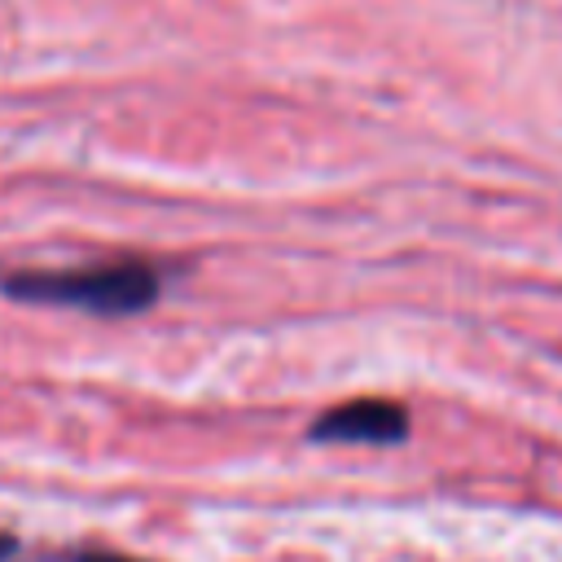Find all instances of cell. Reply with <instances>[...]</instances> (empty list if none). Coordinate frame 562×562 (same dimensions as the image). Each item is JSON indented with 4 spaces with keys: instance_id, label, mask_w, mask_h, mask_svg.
<instances>
[{
    "instance_id": "cell-1",
    "label": "cell",
    "mask_w": 562,
    "mask_h": 562,
    "mask_svg": "<svg viewBox=\"0 0 562 562\" xmlns=\"http://www.w3.org/2000/svg\"><path fill=\"white\" fill-rule=\"evenodd\" d=\"M0 290L22 303L79 307L92 316H132V312L154 307L162 290V272L149 259H97V263H75V268L4 272Z\"/></svg>"
},
{
    "instance_id": "cell-2",
    "label": "cell",
    "mask_w": 562,
    "mask_h": 562,
    "mask_svg": "<svg viewBox=\"0 0 562 562\" xmlns=\"http://www.w3.org/2000/svg\"><path fill=\"white\" fill-rule=\"evenodd\" d=\"M404 435H408V413L382 395L347 400L312 422V439H338V443H395Z\"/></svg>"
},
{
    "instance_id": "cell-3",
    "label": "cell",
    "mask_w": 562,
    "mask_h": 562,
    "mask_svg": "<svg viewBox=\"0 0 562 562\" xmlns=\"http://www.w3.org/2000/svg\"><path fill=\"white\" fill-rule=\"evenodd\" d=\"M70 562H145V558H127V553H110V549H83Z\"/></svg>"
},
{
    "instance_id": "cell-4",
    "label": "cell",
    "mask_w": 562,
    "mask_h": 562,
    "mask_svg": "<svg viewBox=\"0 0 562 562\" xmlns=\"http://www.w3.org/2000/svg\"><path fill=\"white\" fill-rule=\"evenodd\" d=\"M13 549H18V540H13V536H4V531H0V562H4V558H13Z\"/></svg>"
}]
</instances>
